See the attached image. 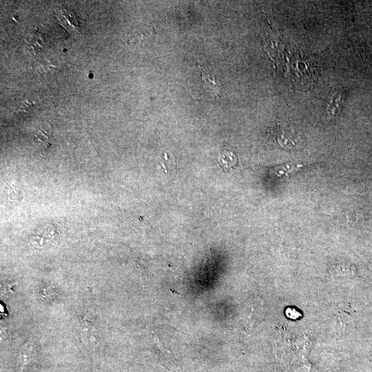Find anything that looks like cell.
Masks as SVG:
<instances>
[{
  "instance_id": "cell-1",
  "label": "cell",
  "mask_w": 372,
  "mask_h": 372,
  "mask_svg": "<svg viewBox=\"0 0 372 372\" xmlns=\"http://www.w3.org/2000/svg\"><path fill=\"white\" fill-rule=\"evenodd\" d=\"M52 129L47 127L42 128L35 133V140L36 143L40 146L42 149L47 150L51 146L52 141Z\"/></svg>"
},
{
  "instance_id": "cell-3",
  "label": "cell",
  "mask_w": 372,
  "mask_h": 372,
  "mask_svg": "<svg viewBox=\"0 0 372 372\" xmlns=\"http://www.w3.org/2000/svg\"><path fill=\"white\" fill-rule=\"evenodd\" d=\"M343 102H344V96L342 93L339 91L334 94L329 101L328 107H327V110L329 113L335 115L336 112L342 107Z\"/></svg>"
},
{
  "instance_id": "cell-5",
  "label": "cell",
  "mask_w": 372,
  "mask_h": 372,
  "mask_svg": "<svg viewBox=\"0 0 372 372\" xmlns=\"http://www.w3.org/2000/svg\"><path fill=\"white\" fill-rule=\"evenodd\" d=\"M53 296V290L47 288L42 292V298L43 299H49V298H52Z\"/></svg>"
},
{
  "instance_id": "cell-4",
  "label": "cell",
  "mask_w": 372,
  "mask_h": 372,
  "mask_svg": "<svg viewBox=\"0 0 372 372\" xmlns=\"http://www.w3.org/2000/svg\"><path fill=\"white\" fill-rule=\"evenodd\" d=\"M17 285L12 284L7 285L5 287L4 289V293L6 296H10V295L13 294L14 293L15 288H16Z\"/></svg>"
},
{
  "instance_id": "cell-2",
  "label": "cell",
  "mask_w": 372,
  "mask_h": 372,
  "mask_svg": "<svg viewBox=\"0 0 372 372\" xmlns=\"http://www.w3.org/2000/svg\"><path fill=\"white\" fill-rule=\"evenodd\" d=\"M34 356L33 345L30 343H27L20 351L18 358L19 369L23 371L27 365L31 362Z\"/></svg>"
}]
</instances>
